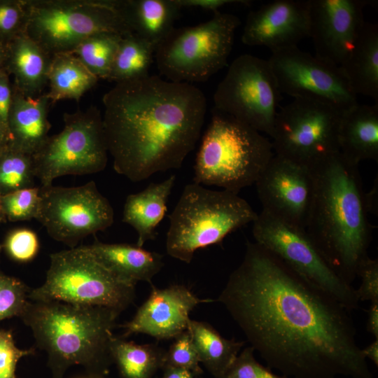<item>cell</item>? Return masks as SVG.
<instances>
[{
	"label": "cell",
	"mask_w": 378,
	"mask_h": 378,
	"mask_svg": "<svg viewBox=\"0 0 378 378\" xmlns=\"http://www.w3.org/2000/svg\"><path fill=\"white\" fill-rule=\"evenodd\" d=\"M217 301L267 363L290 378H373L350 313L256 242Z\"/></svg>",
	"instance_id": "6da1fadb"
},
{
	"label": "cell",
	"mask_w": 378,
	"mask_h": 378,
	"mask_svg": "<svg viewBox=\"0 0 378 378\" xmlns=\"http://www.w3.org/2000/svg\"><path fill=\"white\" fill-rule=\"evenodd\" d=\"M102 101L113 169L134 183L179 169L200 137L206 112L199 88L157 76L117 83Z\"/></svg>",
	"instance_id": "7a4b0ae2"
},
{
	"label": "cell",
	"mask_w": 378,
	"mask_h": 378,
	"mask_svg": "<svg viewBox=\"0 0 378 378\" xmlns=\"http://www.w3.org/2000/svg\"><path fill=\"white\" fill-rule=\"evenodd\" d=\"M314 189L304 230L337 275L351 285L372 238L358 164L340 151L309 167Z\"/></svg>",
	"instance_id": "3957f363"
},
{
	"label": "cell",
	"mask_w": 378,
	"mask_h": 378,
	"mask_svg": "<svg viewBox=\"0 0 378 378\" xmlns=\"http://www.w3.org/2000/svg\"><path fill=\"white\" fill-rule=\"evenodd\" d=\"M119 314L104 307L29 300L20 318L47 353L52 378H64L73 365L104 377L113 363L110 344Z\"/></svg>",
	"instance_id": "277c9868"
},
{
	"label": "cell",
	"mask_w": 378,
	"mask_h": 378,
	"mask_svg": "<svg viewBox=\"0 0 378 378\" xmlns=\"http://www.w3.org/2000/svg\"><path fill=\"white\" fill-rule=\"evenodd\" d=\"M274 155L262 133L214 109L197 153L193 183L238 194L255 184Z\"/></svg>",
	"instance_id": "5b68a950"
},
{
	"label": "cell",
	"mask_w": 378,
	"mask_h": 378,
	"mask_svg": "<svg viewBox=\"0 0 378 378\" xmlns=\"http://www.w3.org/2000/svg\"><path fill=\"white\" fill-rule=\"evenodd\" d=\"M257 216L238 194L189 183L169 216L167 253L190 263L197 250L220 244L229 234L253 223Z\"/></svg>",
	"instance_id": "8992f818"
},
{
	"label": "cell",
	"mask_w": 378,
	"mask_h": 378,
	"mask_svg": "<svg viewBox=\"0 0 378 378\" xmlns=\"http://www.w3.org/2000/svg\"><path fill=\"white\" fill-rule=\"evenodd\" d=\"M43 284L29 292L31 301H58L104 307L120 314L134 301L136 284L104 265L87 246L52 253Z\"/></svg>",
	"instance_id": "52a82bcc"
},
{
	"label": "cell",
	"mask_w": 378,
	"mask_h": 378,
	"mask_svg": "<svg viewBox=\"0 0 378 378\" xmlns=\"http://www.w3.org/2000/svg\"><path fill=\"white\" fill-rule=\"evenodd\" d=\"M25 34L50 56L71 52L99 33L132 34L115 0H23Z\"/></svg>",
	"instance_id": "ba28073f"
},
{
	"label": "cell",
	"mask_w": 378,
	"mask_h": 378,
	"mask_svg": "<svg viewBox=\"0 0 378 378\" xmlns=\"http://www.w3.org/2000/svg\"><path fill=\"white\" fill-rule=\"evenodd\" d=\"M239 19L217 11L208 21L174 28L156 47L160 74L178 83L205 82L227 65Z\"/></svg>",
	"instance_id": "9c48e42d"
},
{
	"label": "cell",
	"mask_w": 378,
	"mask_h": 378,
	"mask_svg": "<svg viewBox=\"0 0 378 378\" xmlns=\"http://www.w3.org/2000/svg\"><path fill=\"white\" fill-rule=\"evenodd\" d=\"M64 127L49 136L33 155L36 178L41 187L64 175H83L104 170L108 148L100 111L91 106L85 111L64 113Z\"/></svg>",
	"instance_id": "30bf717a"
},
{
	"label": "cell",
	"mask_w": 378,
	"mask_h": 378,
	"mask_svg": "<svg viewBox=\"0 0 378 378\" xmlns=\"http://www.w3.org/2000/svg\"><path fill=\"white\" fill-rule=\"evenodd\" d=\"M343 112L326 102L293 99L277 112L270 136L274 154L309 167L339 152Z\"/></svg>",
	"instance_id": "8fae6325"
},
{
	"label": "cell",
	"mask_w": 378,
	"mask_h": 378,
	"mask_svg": "<svg viewBox=\"0 0 378 378\" xmlns=\"http://www.w3.org/2000/svg\"><path fill=\"white\" fill-rule=\"evenodd\" d=\"M252 232L255 242L325 290L349 312L358 307L356 289L337 275L304 228L262 209L253 223Z\"/></svg>",
	"instance_id": "7c38bea8"
},
{
	"label": "cell",
	"mask_w": 378,
	"mask_h": 378,
	"mask_svg": "<svg viewBox=\"0 0 378 378\" xmlns=\"http://www.w3.org/2000/svg\"><path fill=\"white\" fill-rule=\"evenodd\" d=\"M281 92L267 59H234L214 94V109L271 136Z\"/></svg>",
	"instance_id": "4fadbf2b"
},
{
	"label": "cell",
	"mask_w": 378,
	"mask_h": 378,
	"mask_svg": "<svg viewBox=\"0 0 378 378\" xmlns=\"http://www.w3.org/2000/svg\"><path fill=\"white\" fill-rule=\"evenodd\" d=\"M36 219L54 239L71 248L83 238L104 231L113 223L114 212L94 181L76 187H40Z\"/></svg>",
	"instance_id": "5bb4252c"
},
{
	"label": "cell",
	"mask_w": 378,
	"mask_h": 378,
	"mask_svg": "<svg viewBox=\"0 0 378 378\" xmlns=\"http://www.w3.org/2000/svg\"><path fill=\"white\" fill-rule=\"evenodd\" d=\"M267 60L281 93L326 102L344 111L358 104L339 66L298 46L273 52Z\"/></svg>",
	"instance_id": "9a60e30c"
},
{
	"label": "cell",
	"mask_w": 378,
	"mask_h": 378,
	"mask_svg": "<svg viewBox=\"0 0 378 378\" xmlns=\"http://www.w3.org/2000/svg\"><path fill=\"white\" fill-rule=\"evenodd\" d=\"M255 185L263 210L304 229L314 189L310 167L274 154Z\"/></svg>",
	"instance_id": "2e32d148"
},
{
	"label": "cell",
	"mask_w": 378,
	"mask_h": 378,
	"mask_svg": "<svg viewBox=\"0 0 378 378\" xmlns=\"http://www.w3.org/2000/svg\"><path fill=\"white\" fill-rule=\"evenodd\" d=\"M367 0H309V31L315 55L340 66L364 25Z\"/></svg>",
	"instance_id": "e0dca14e"
},
{
	"label": "cell",
	"mask_w": 378,
	"mask_h": 378,
	"mask_svg": "<svg viewBox=\"0 0 378 378\" xmlns=\"http://www.w3.org/2000/svg\"><path fill=\"white\" fill-rule=\"evenodd\" d=\"M309 31V0H274L248 14L241 41L273 52L298 46Z\"/></svg>",
	"instance_id": "ac0fdd59"
},
{
	"label": "cell",
	"mask_w": 378,
	"mask_h": 378,
	"mask_svg": "<svg viewBox=\"0 0 378 378\" xmlns=\"http://www.w3.org/2000/svg\"><path fill=\"white\" fill-rule=\"evenodd\" d=\"M206 302L211 300L200 299L184 285L164 288L152 286L149 297L132 319L121 326L124 329L121 337L143 333L158 340L175 338L187 330L190 312Z\"/></svg>",
	"instance_id": "d6986e66"
},
{
	"label": "cell",
	"mask_w": 378,
	"mask_h": 378,
	"mask_svg": "<svg viewBox=\"0 0 378 378\" xmlns=\"http://www.w3.org/2000/svg\"><path fill=\"white\" fill-rule=\"evenodd\" d=\"M13 88L8 117L9 146L34 155L47 140L51 125L48 114L50 101L46 94L31 97Z\"/></svg>",
	"instance_id": "ffe728a7"
},
{
	"label": "cell",
	"mask_w": 378,
	"mask_h": 378,
	"mask_svg": "<svg viewBox=\"0 0 378 378\" xmlns=\"http://www.w3.org/2000/svg\"><path fill=\"white\" fill-rule=\"evenodd\" d=\"M4 69L14 78L13 86L27 96L41 94L48 83L52 56L25 33L6 43Z\"/></svg>",
	"instance_id": "44dd1931"
},
{
	"label": "cell",
	"mask_w": 378,
	"mask_h": 378,
	"mask_svg": "<svg viewBox=\"0 0 378 378\" xmlns=\"http://www.w3.org/2000/svg\"><path fill=\"white\" fill-rule=\"evenodd\" d=\"M115 4L130 32L155 48L173 30L182 8L177 0H115Z\"/></svg>",
	"instance_id": "7402d4cb"
},
{
	"label": "cell",
	"mask_w": 378,
	"mask_h": 378,
	"mask_svg": "<svg viewBox=\"0 0 378 378\" xmlns=\"http://www.w3.org/2000/svg\"><path fill=\"white\" fill-rule=\"evenodd\" d=\"M340 152L359 164L378 160V104H356L344 111L338 134Z\"/></svg>",
	"instance_id": "603a6c76"
},
{
	"label": "cell",
	"mask_w": 378,
	"mask_h": 378,
	"mask_svg": "<svg viewBox=\"0 0 378 378\" xmlns=\"http://www.w3.org/2000/svg\"><path fill=\"white\" fill-rule=\"evenodd\" d=\"M175 181L176 176L173 174L162 182L152 183L141 192L127 196L122 221L136 231L137 246L142 247L147 241L155 238V229L165 216Z\"/></svg>",
	"instance_id": "cb8c5ba5"
},
{
	"label": "cell",
	"mask_w": 378,
	"mask_h": 378,
	"mask_svg": "<svg viewBox=\"0 0 378 378\" xmlns=\"http://www.w3.org/2000/svg\"><path fill=\"white\" fill-rule=\"evenodd\" d=\"M97 259L120 278L136 284L151 283L164 266L163 257L129 244H107L96 240L87 246Z\"/></svg>",
	"instance_id": "d4e9b609"
},
{
	"label": "cell",
	"mask_w": 378,
	"mask_h": 378,
	"mask_svg": "<svg viewBox=\"0 0 378 378\" xmlns=\"http://www.w3.org/2000/svg\"><path fill=\"white\" fill-rule=\"evenodd\" d=\"M353 92L378 104V26L365 22L349 56L340 66Z\"/></svg>",
	"instance_id": "484cf974"
},
{
	"label": "cell",
	"mask_w": 378,
	"mask_h": 378,
	"mask_svg": "<svg viewBox=\"0 0 378 378\" xmlns=\"http://www.w3.org/2000/svg\"><path fill=\"white\" fill-rule=\"evenodd\" d=\"M187 330L200 363L214 378L225 374L245 344L244 341L225 338L209 323L204 321L190 319Z\"/></svg>",
	"instance_id": "4316f807"
},
{
	"label": "cell",
	"mask_w": 378,
	"mask_h": 378,
	"mask_svg": "<svg viewBox=\"0 0 378 378\" xmlns=\"http://www.w3.org/2000/svg\"><path fill=\"white\" fill-rule=\"evenodd\" d=\"M98 78L72 53L52 56L48 74L50 89L46 93L51 104L62 99L78 101Z\"/></svg>",
	"instance_id": "83f0119b"
},
{
	"label": "cell",
	"mask_w": 378,
	"mask_h": 378,
	"mask_svg": "<svg viewBox=\"0 0 378 378\" xmlns=\"http://www.w3.org/2000/svg\"><path fill=\"white\" fill-rule=\"evenodd\" d=\"M110 350L122 378H153L164 365L165 352L155 344H136L113 335Z\"/></svg>",
	"instance_id": "f1b7e54d"
},
{
	"label": "cell",
	"mask_w": 378,
	"mask_h": 378,
	"mask_svg": "<svg viewBox=\"0 0 378 378\" xmlns=\"http://www.w3.org/2000/svg\"><path fill=\"white\" fill-rule=\"evenodd\" d=\"M155 50L153 45L134 34L123 36L107 80L117 83L149 76Z\"/></svg>",
	"instance_id": "f546056e"
},
{
	"label": "cell",
	"mask_w": 378,
	"mask_h": 378,
	"mask_svg": "<svg viewBox=\"0 0 378 378\" xmlns=\"http://www.w3.org/2000/svg\"><path fill=\"white\" fill-rule=\"evenodd\" d=\"M122 36L115 33L97 34L83 41L70 53L98 79H108Z\"/></svg>",
	"instance_id": "4dcf8cb0"
},
{
	"label": "cell",
	"mask_w": 378,
	"mask_h": 378,
	"mask_svg": "<svg viewBox=\"0 0 378 378\" xmlns=\"http://www.w3.org/2000/svg\"><path fill=\"white\" fill-rule=\"evenodd\" d=\"M33 155L9 146L0 153V197L35 187Z\"/></svg>",
	"instance_id": "1f68e13d"
},
{
	"label": "cell",
	"mask_w": 378,
	"mask_h": 378,
	"mask_svg": "<svg viewBox=\"0 0 378 378\" xmlns=\"http://www.w3.org/2000/svg\"><path fill=\"white\" fill-rule=\"evenodd\" d=\"M6 218L11 222L37 218L40 209V188L19 190L0 197Z\"/></svg>",
	"instance_id": "d6a6232c"
},
{
	"label": "cell",
	"mask_w": 378,
	"mask_h": 378,
	"mask_svg": "<svg viewBox=\"0 0 378 378\" xmlns=\"http://www.w3.org/2000/svg\"><path fill=\"white\" fill-rule=\"evenodd\" d=\"M29 290L20 279L0 272V321L22 316L29 302Z\"/></svg>",
	"instance_id": "836d02e7"
},
{
	"label": "cell",
	"mask_w": 378,
	"mask_h": 378,
	"mask_svg": "<svg viewBox=\"0 0 378 378\" xmlns=\"http://www.w3.org/2000/svg\"><path fill=\"white\" fill-rule=\"evenodd\" d=\"M200 361L188 330L177 337L164 354V365L183 368L193 375H200L203 371ZM163 365V366H164Z\"/></svg>",
	"instance_id": "e575fe53"
},
{
	"label": "cell",
	"mask_w": 378,
	"mask_h": 378,
	"mask_svg": "<svg viewBox=\"0 0 378 378\" xmlns=\"http://www.w3.org/2000/svg\"><path fill=\"white\" fill-rule=\"evenodd\" d=\"M27 13L23 0H0V43L25 33Z\"/></svg>",
	"instance_id": "d590c367"
},
{
	"label": "cell",
	"mask_w": 378,
	"mask_h": 378,
	"mask_svg": "<svg viewBox=\"0 0 378 378\" xmlns=\"http://www.w3.org/2000/svg\"><path fill=\"white\" fill-rule=\"evenodd\" d=\"M3 246L13 260L27 262L36 256L39 241L37 234L33 230L20 228L11 231L7 235Z\"/></svg>",
	"instance_id": "8d00e7d4"
},
{
	"label": "cell",
	"mask_w": 378,
	"mask_h": 378,
	"mask_svg": "<svg viewBox=\"0 0 378 378\" xmlns=\"http://www.w3.org/2000/svg\"><path fill=\"white\" fill-rule=\"evenodd\" d=\"M254 351L251 346L244 348L225 374L218 378H290L275 374L262 365L255 360Z\"/></svg>",
	"instance_id": "74e56055"
},
{
	"label": "cell",
	"mask_w": 378,
	"mask_h": 378,
	"mask_svg": "<svg viewBox=\"0 0 378 378\" xmlns=\"http://www.w3.org/2000/svg\"><path fill=\"white\" fill-rule=\"evenodd\" d=\"M34 348L20 349L15 344L10 330H0V378H16L18 362L24 356L33 355Z\"/></svg>",
	"instance_id": "f35d334b"
},
{
	"label": "cell",
	"mask_w": 378,
	"mask_h": 378,
	"mask_svg": "<svg viewBox=\"0 0 378 378\" xmlns=\"http://www.w3.org/2000/svg\"><path fill=\"white\" fill-rule=\"evenodd\" d=\"M357 276L361 279V284L356 294L359 301H378V260L369 256L360 264Z\"/></svg>",
	"instance_id": "ab89813d"
},
{
	"label": "cell",
	"mask_w": 378,
	"mask_h": 378,
	"mask_svg": "<svg viewBox=\"0 0 378 378\" xmlns=\"http://www.w3.org/2000/svg\"><path fill=\"white\" fill-rule=\"evenodd\" d=\"M12 94L13 88L10 82V76L3 68L0 69V124L8 139V117L12 102Z\"/></svg>",
	"instance_id": "60d3db41"
},
{
	"label": "cell",
	"mask_w": 378,
	"mask_h": 378,
	"mask_svg": "<svg viewBox=\"0 0 378 378\" xmlns=\"http://www.w3.org/2000/svg\"><path fill=\"white\" fill-rule=\"evenodd\" d=\"M181 8L191 7L199 8L213 11H219L218 9L225 5L232 4H248V1L239 0H177Z\"/></svg>",
	"instance_id": "b9f144b4"
},
{
	"label": "cell",
	"mask_w": 378,
	"mask_h": 378,
	"mask_svg": "<svg viewBox=\"0 0 378 378\" xmlns=\"http://www.w3.org/2000/svg\"><path fill=\"white\" fill-rule=\"evenodd\" d=\"M367 330L378 339V301L370 302L368 309Z\"/></svg>",
	"instance_id": "7bdbcfd3"
},
{
	"label": "cell",
	"mask_w": 378,
	"mask_h": 378,
	"mask_svg": "<svg viewBox=\"0 0 378 378\" xmlns=\"http://www.w3.org/2000/svg\"><path fill=\"white\" fill-rule=\"evenodd\" d=\"M162 370L163 374L160 378H194L191 372L183 368L164 365Z\"/></svg>",
	"instance_id": "ee69618b"
},
{
	"label": "cell",
	"mask_w": 378,
	"mask_h": 378,
	"mask_svg": "<svg viewBox=\"0 0 378 378\" xmlns=\"http://www.w3.org/2000/svg\"><path fill=\"white\" fill-rule=\"evenodd\" d=\"M365 358H369L373 363L378 366V339L368 345L365 348L361 349Z\"/></svg>",
	"instance_id": "f6af8a7d"
},
{
	"label": "cell",
	"mask_w": 378,
	"mask_h": 378,
	"mask_svg": "<svg viewBox=\"0 0 378 378\" xmlns=\"http://www.w3.org/2000/svg\"><path fill=\"white\" fill-rule=\"evenodd\" d=\"M377 181L374 184V186L369 193H365V202L368 211L375 214L377 211Z\"/></svg>",
	"instance_id": "bcb514c9"
},
{
	"label": "cell",
	"mask_w": 378,
	"mask_h": 378,
	"mask_svg": "<svg viewBox=\"0 0 378 378\" xmlns=\"http://www.w3.org/2000/svg\"><path fill=\"white\" fill-rule=\"evenodd\" d=\"M9 146V139L0 124V153Z\"/></svg>",
	"instance_id": "7dc6e473"
},
{
	"label": "cell",
	"mask_w": 378,
	"mask_h": 378,
	"mask_svg": "<svg viewBox=\"0 0 378 378\" xmlns=\"http://www.w3.org/2000/svg\"><path fill=\"white\" fill-rule=\"evenodd\" d=\"M6 55V43H0V69L4 68Z\"/></svg>",
	"instance_id": "c3c4849f"
},
{
	"label": "cell",
	"mask_w": 378,
	"mask_h": 378,
	"mask_svg": "<svg viewBox=\"0 0 378 378\" xmlns=\"http://www.w3.org/2000/svg\"><path fill=\"white\" fill-rule=\"evenodd\" d=\"M6 220L0 200V223Z\"/></svg>",
	"instance_id": "681fc988"
},
{
	"label": "cell",
	"mask_w": 378,
	"mask_h": 378,
	"mask_svg": "<svg viewBox=\"0 0 378 378\" xmlns=\"http://www.w3.org/2000/svg\"><path fill=\"white\" fill-rule=\"evenodd\" d=\"M77 378H104V377H100V376H97V375L88 374L86 376H83V377H77Z\"/></svg>",
	"instance_id": "f907efd6"
},
{
	"label": "cell",
	"mask_w": 378,
	"mask_h": 378,
	"mask_svg": "<svg viewBox=\"0 0 378 378\" xmlns=\"http://www.w3.org/2000/svg\"><path fill=\"white\" fill-rule=\"evenodd\" d=\"M2 247H3L2 245L0 244V252H1V249H2Z\"/></svg>",
	"instance_id": "816d5d0a"
}]
</instances>
